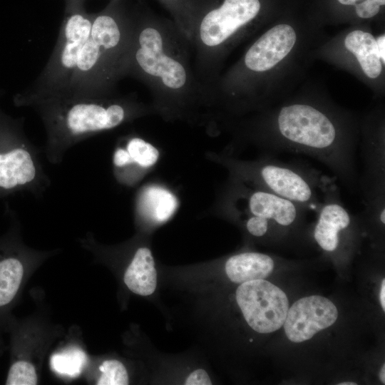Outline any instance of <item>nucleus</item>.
Listing matches in <instances>:
<instances>
[{
	"label": "nucleus",
	"instance_id": "nucleus-18",
	"mask_svg": "<svg viewBox=\"0 0 385 385\" xmlns=\"http://www.w3.org/2000/svg\"><path fill=\"white\" fill-rule=\"evenodd\" d=\"M143 205L150 217L162 222L168 220L175 212L177 200L165 188L153 186L146 189L143 196Z\"/></svg>",
	"mask_w": 385,
	"mask_h": 385
},
{
	"label": "nucleus",
	"instance_id": "nucleus-6",
	"mask_svg": "<svg viewBox=\"0 0 385 385\" xmlns=\"http://www.w3.org/2000/svg\"><path fill=\"white\" fill-rule=\"evenodd\" d=\"M23 123L0 108V197L21 191L38 195L48 186L38 151L26 137Z\"/></svg>",
	"mask_w": 385,
	"mask_h": 385
},
{
	"label": "nucleus",
	"instance_id": "nucleus-16",
	"mask_svg": "<svg viewBox=\"0 0 385 385\" xmlns=\"http://www.w3.org/2000/svg\"><path fill=\"white\" fill-rule=\"evenodd\" d=\"M344 44L369 78H376L380 75L381 61L376 41L371 34L359 30L351 31L345 38Z\"/></svg>",
	"mask_w": 385,
	"mask_h": 385
},
{
	"label": "nucleus",
	"instance_id": "nucleus-21",
	"mask_svg": "<svg viewBox=\"0 0 385 385\" xmlns=\"http://www.w3.org/2000/svg\"><path fill=\"white\" fill-rule=\"evenodd\" d=\"M7 385H35L37 374L34 366L24 359L15 360L11 365L6 380Z\"/></svg>",
	"mask_w": 385,
	"mask_h": 385
},
{
	"label": "nucleus",
	"instance_id": "nucleus-27",
	"mask_svg": "<svg viewBox=\"0 0 385 385\" xmlns=\"http://www.w3.org/2000/svg\"><path fill=\"white\" fill-rule=\"evenodd\" d=\"M380 380L383 384H385V365L383 364L380 373H379Z\"/></svg>",
	"mask_w": 385,
	"mask_h": 385
},
{
	"label": "nucleus",
	"instance_id": "nucleus-26",
	"mask_svg": "<svg viewBox=\"0 0 385 385\" xmlns=\"http://www.w3.org/2000/svg\"><path fill=\"white\" fill-rule=\"evenodd\" d=\"M380 302L383 310H385V280L383 279L380 291Z\"/></svg>",
	"mask_w": 385,
	"mask_h": 385
},
{
	"label": "nucleus",
	"instance_id": "nucleus-14",
	"mask_svg": "<svg viewBox=\"0 0 385 385\" xmlns=\"http://www.w3.org/2000/svg\"><path fill=\"white\" fill-rule=\"evenodd\" d=\"M123 280L133 292L141 295L152 294L157 286V272L150 250L138 248L126 269Z\"/></svg>",
	"mask_w": 385,
	"mask_h": 385
},
{
	"label": "nucleus",
	"instance_id": "nucleus-25",
	"mask_svg": "<svg viewBox=\"0 0 385 385\" xmlns=\"http://www.w3.org/2000/svg\"><path fill=\"white\" fill-rule=\"evenodd\" d=\"M376 41L381 61L384 64L385 63V36L382 35L379 36L378 39Z\"/></svg>",
	"mask_w": 385,
	"mask_h": 385
},
{
	"label": "nucleus",
	"instance_id": "nucleus-23",
	"mask_svg": "<svg viewBox=\"0 0 385 385\" xmlns=\"http://www.w3.org/2000/svg\"><path fill=\"white\" fill-rule=\"evenodd\" d=\"M344 5H354L359 4L361 0H338ZM385 4V0H364V2L355 6L356 13L360 18L369 19L376 15L380 6Z\"/></svg>",
	"mask_w": 385,
	"mask_h": 385
},
{
	"label": "nucleus",
	"instance_id": "nucleus-10",
	"mask_svg": "<svg viewBox=\"0 0 385 385\" xmlns=\"http://www.w3.org/2000/svg\"><path fill=\"white\" fill-rule=\"evenodd\" d=\"M363 144L362 172L358 180L364 208L361 220L370 227L385 224V146L381 138H369Z\"/></svg>",
	"mask_w": 385,
	"mask_h": 385
},
{
	"label": "nucleus",
	"instance_id": "nucleus-13",
	"mask_svg": "<svg viewBox=\"0 0 385 385\" xmlns=\"http://www.w3.org/2000/svg\"><path fill=\"white\" fill-rule=\"evenodd\" d=\"M274 268V261L271 256L256 252H245L232 255L227 259L225 265L228 278L237 284L263 279L272 272Z\"/></svg>",
	"mask_w": 385,
	"mask_h": 385
},
{
	"label": "nucleus",
	"instance_id": "nucleus-24",
	"mask_svg": "<svg viewBox=\"0 0 385 385\" xmlns=\"http://www.w3.org/2000/svg\"><path fill=\"white\" fill-rule=\"evenodd\" d=\"M186 385H211L212 382L207 373L202 369H197L187 377Z\"/></svg>",
	"mask_w": 385,
	"mask_h": 385
},
{
	"label": "nucleus",
	"instance_id": "nucleus-20",
	"mask_svg": "<svg viewBox=\"0 0 385 385\" xmlns=\"http://www.w3.org/2000/svg\"><path fill=\"white\" fill-rule=\"evenodd\" d=\"M99 370L101 375L97 381L98 385H127L129 383L127 370L118 360L104 361Z\"/></svg>",
	"mask_w": 385,
	"mask_h": 385
},
{
	"label": "nucleus",
	"instance_id": "nucleus-11",
	"mask_svg": "<svg viewBox=\"0 0 385 385\" xmlns=\"http://www.w3.org/2000/svg\"><path fill=\"white\" fill-rule=\"evenodd\" d=\"M338 310L329 299L319 295L301 298L288 309L284 323L286 336L292 342L312 339L337 319Z\"/></svg>",
	"mask_w": 385,
	"mask_h": 385
},
{
	"label": "nucleus",
	"instance_id": "nucleus-17",
	"mask_svg": "<svg viewBox=\"0 0 385 385\" xmlns=\"http://www.w3.org/2000/svg\"><path fill=\"white\" fill-rule=\"evenodd\" d=\"M0 245V310L6 308L15 299L24 274L20 257Z\"/></svg>",
	"mask_w": 385,
	"mask_h": 385
},
{
	"label": "nucleus",
	"instance_id": "nucleus-9",
	"mask_svg": "<svg viewBox=\"0 0 385 385\" xmlns=\"http://www.w3.org/2000/svg\"><path fill=\"white\" fill-rule=\"evenodd\" d=\"M251 187L234 178L230 193L245 204V207H240L229 202L226 207L265 218L279 232L297 229L302 224L306 213L309 211L308 209L270 192Z\"/></svg>",
	"mask_w": 385,
	"mask_h": 385
},
{
	"label": "nucleus",
	"instance_id": "nucleus-8",
	"mask_svg": "<svg viewBox=\"0 0 385 385\" xmlns=\"http://www.w3.org/2000/svg\"><path fill=\"white\" fill-rule=\"evenodd\" d=\"M236 301L247 324L261 334L274 332L283 326L289 309L285 293L264 279L240 284Z\"/></svg>",
	"mask_w": 385,
	"mask_h": 385
},
{
	"label": "nucleus",
	"instance_id": "nucleus-15",
	"mask_svg": "<svg viewBox=\"0 0 385 385\" xmlns=\"http://www.w3.org/2000/svg\"><path fill=\"white\" fill-rule=\"evenodd\" d=\"M158 150L151 143L138 137L129 138L124 145L115 148L113 154V165L116 171L136 166L149 168L159 158Z\"/></svg>",
	"mask_w": 385,
	"mask_h": 385
},
{
	"label": "nucleus",
	"instance_id": "nucleus-5",
	"mask_svg": "<svg viewBox=\"0 0 385 385\" xmlns=\"http://www.w3.org/2000/svg\"><path fill=\"white\" fill-rule=\"evenodd\" d=\"M93 17L75 11L64 20L53 51L34 83L14 97L19 107H29L46 97L66 92L76 67L79 53L88 40Z\"/></svg>",
	"mask_w": 385,
	"mask_h": 385
},
{
	"label": "nucleus",
	"instance_id": "nucleus-12",
	"mask_svg": "<svg viewBox=\"0 0 385 385\" xmlns=\"http://www.w3.org/2000/svg\"><path fill=\"white\" fill-rule=\"evenodd\" d=\"M296 39V33L291 26L277 25L251 46L245 56V65L252 71H268L291 51Z\"/></svg>",
	"mask_w": 385,
	"mask_h": 385
},
{
	"label": "nucleus",
	"instance_id": "nucleus-3",
	"mask_svg": "<svg viewBox=\"0 0 385 385\" xmlns=\"http://www.w3.org/2000/svg\"><path fill=\"white\" fill-rule=\"evenodd\" d=\"M133 24L111 13L93 16L70 85L57 96H111L122 77V65Z\"/></svg>",
	"mask_w": 385,
	"mask_h": 385
},
{
	"label": "nucleus",
	"instance_id": "nucleus-4",
	"mask_svg": "<svg viewBox=\"0 0 385 385\" xmlns=\"http://www.w3.org/2000/svg\"><path fill=\"white\" fill-rule=\"evenodd\" d=\"M234 178L315 212L329 176L303 163L284 162L267 154L254 161L226 160Z\"/></svg>",
	"mask_w": 385,
	"mask_h": 385
},
{
	"label": "nucleus",
	"instance_id": "nucleus-19",
	"mask_svg": "<svg viewBox=\"0 0 385 385\" xmlns=\"http://www.w3.org/2000/svg\"><path fill=\"white\" fill-rule=\"evenodd\" d=\"M87 362L86 354L78 348H71L51 357L52 369L63 376L76 377L82 371Z\"/></svg>",
	"mask_w": 385,
	"mask_h": 385
},
{
	"label": "nucleus",
	"instance_id": "nucleus-28",
	"mask_svg": "<svg viewBox=\"0 0 385 385\" xmlns=\"http://www.w3.org/2000/svg\"><path fill=\"white\" fill-rule=\"evenodd\" d=\"M356 384L351 381H346V382H342L339 383V385H356Z\"/></svg>",
	"mask_w": 385,
	"mask_h": 385
},
{
	"label": "nucleus",
	"instance_id": "nucleus-2",
	"mask_svg": "<svg viewBox=\"0 0 385 385\" xmlns=\"http://www.w3.org/2000/svg\"><path fill=\"white\" fill-rule=\"evenodd\" d=\"M29 107L40 116L45 128L44 153L52 163H59L76 144L101 132L113 129L139 112L129 98L111 96H53Z\"/></svg>",
	"mask_w": 385,
	"mask_h": 385
},
{
	"label": "nucleus",
	"instance_id": "nucleus-7",
	"mask_svg": "<svg viewBox=\"0 0 385 385\" xmlns=\"http://www.w3.org/2000/svg\"><path fill=\"white\" fill-rule=\"evenodd\" d=\"M260 6L259 0H224L221 6L207 11L186 35L195 51L196 73L207 88L206 80L212 55L257 15Z\"/></svg>",
	"mask_w": 385,
	"mask_h": 385
},
{
	"label": "nucleus",
	"instance_id": "nucleus-22",
	"mask_svg": "<svg viewBox=\"0 0 385 385\" xmlns=\"http://www.w3.org/2000/svg\"><path fill=\"white\" fill-rule=\"evenodd\" d=\"M226 211H228L230 213L247 215L244 222L245 227L247 232L253 237L258 238L263 237L265 235H270V231H272L274 233L275 231L279 232L277 228L265 218L228 207H226Z\"/></svg>",
	"mask_w": 385,
	"mask_h": 385
},
{
	"label": "nucleus",
	"instance_id": "nucleus-1",
	"mask_svg": "<svg viewBox=\"0 0 385 385\" xmlns=\"http://www.w3.org/2000/svg\"><path fill=\"white\" fill-rule=\"evenodd\" d=\"M191 47L182 31L133 24L122 77L138 78L159 100L188 102L208 91L190 63Z\"/></svg>",
	"mask_w": 385,
	"mask_h": 385
}]
</instances>
